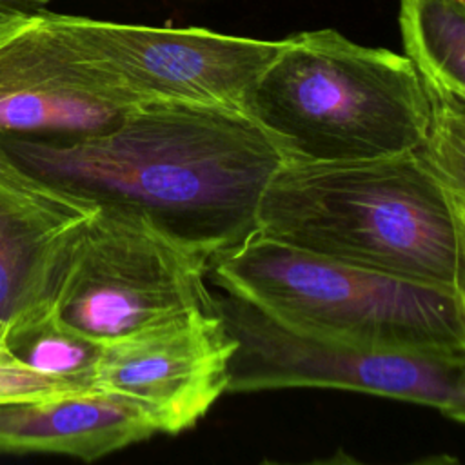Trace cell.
I'll list each match as a JSON object with an SVG mask.
<instances>
[{
  "mask_svg": "<svg viewBox=\"0 0 465 465\" xmlns=\"http://www.w3.org/2000/svg\"><path fill=\"white\" fill-rule=\"evenodd\" d=\"M33 173L156 218L211 256L256 231L278 143L234 107L145 104L109 129L58 138H0Z\"/></svg>",
  "mask_w": 465,
  "mask_h": 465,
  "instance_id": "obj_1",
  "label": "cell"
},
{
  "mask_svg": "<svg viewBox=\"0 0 465 465\" xmlns=\"http://www.w3.org/2000/svg\"><path fill=\"white\" fill-rule=\"evenodd\" d=\"M256 231L320 256L465 294L461 220L421 147L358 162L285 160L263 191Z\"/></svg>",
  "mask_w": 465,
  "mask_h": 465,
  "instance_id": "obj_2",
  "label": "cell"
},
{
  "mask_svg": "<svg viewBox=\"0 0 465 465\" xmlns=\"http://www.w3.org/2000/svg\"><path fill=\"white\" fill-rule=\"evenodd\" d=\"M245 113L294 162H358L420 149L430 100L407 54L334 29L282 38Z\"/></svg>",
  "mask_w": 465,
  "mask_h": 465,
  "instance_id": "obj_3",
  "label": "cell"
},
{
  "mask_svg": "<svg viewBox=\"0 0 465 465\" xmlns=\"http://www.w3.org/2000/svg\"><path fill=\"white\" fill-rule=\"evenodd\" d=\"M207 276L300 336L356 349L465 354V294L320 256L252 231Z\"/></svg>",
  "mask_w": 465,
  "mask_h": 465,
  "instance_id": "obj_4",
  "label": "cell"
},
{
  "mask_svg": "<svg viewBox=\"0 0 465 465\" xmlns=\"http://www.w3.org/2000/svg\"><path fill=\"white\" fill-rule=\"evenodd\" d=\"M211 258L140 209L100 203L74 245L54 309L104 343L193 309H214L205 283Z\"/></svg>",
  "mask_w": 465,
  "mask_h": 465,
  "instance_id": "obj_5",
  "label": "cell"
},
{
  "mask_svg": "<svg viewBox=\"0 0 465 465\" xmlns=\"http://www.w3.org/2000/svg\"><path fill=\"white\" fill-rule=\"evenodd\" d=\"M214 303L236 340L227 392L341 389L421 403L465 423V354L332 345L287 331L232 294Z\"/></svg>",
  "mask_w": 465,
  "mask_h": 465,
  "instance_id": "obj_6",
  "label": "cell"
},
{
  "mask_svg": "<svg viewBox=\"0 0 465 465\" xmlns=\"http://www.w3.org/2000/svg\"><path fill=\"white\" fill-rule=\"evenodd\" d=\"M53 25L133 105L234 107L245 102L282 40L202 27H154L47 11Z\"/></svg>",
  "mask_w": 465,
  "mask_h": 465,
  "instance_id": "obj_7",
  "label": "cell"
},
{
  "mask_svg": "<svg viewBox=\"0 0 465 465\" xmlns=\"http://www.w3.org/2000/svg\"><path fill=\"white\" fill-rule=\"evenodd\" d=\"M216 302V300H214ZM236 340L214 309H193L107 341L94 391L147 409L160 434H180L227 392Z\"/></svg>",
  "mask_w": 465,
  "mask_h": 465,
  "instance_id": "obj_8",
  "label": "cell"
},
{
  "mask_svg": "<svg viewBox=\"0 0 465 465\" xmlns=\"http://www.w3.org/2000/svg\"><path fill=\"white\" fill-rule=\"evenodd\" d=\"M131 109L53 25L47 9L0 22V138L98 133Z\"/></svg>",
  "mask_w": 465,
  "mask_h": 465,
  "instance_id": "obj_9",
  "label": "cell"
},
{
  "mask_svg": "<svg viewBox=\"0 0 465 465\" xmlns=\"http://www.w3.org/2000/svg\"><path fill=\"white\" fill-rule=\"evenodd\" d=\"M100 202L54 183L0 145V341L18 318L54 302Z\"/></svg>",
  "mask_w": 465,
  "mask_h": 465,
  "instance_id": "obj_10",
  "label": "cell"
},
{
  "mask_svg": "<svg viewBox=\"0 0 465 465\" xmlns=\"http://www.w3.org/2000/svg\"><path fill=\"white\" fill-rule=\"evenodd\" d=\"M160 434L138 401L82 391L0 405L2 454H64L94 461Z\"/></svg>",
  "mask_w": 465,
  "mask_h": 465,
  "instance_id": "obj_11",
  "label": "cell"
},
{
  "mask_svg": "<svg viewBox=\"0 0 465 465\" xmlns=\"http://www.w3.org/2000/svg\"><path fill=\"white\" fill-rule=\"evenodd\" d=\"M4 341L27 367L94 391V374L105 343L62 320L54 302L11 323Z\"/></svg>",
  "mask_w": 465,
  "mask_h": 465,
  "instance_id": "obj_12",
  "label": "cell"
},
{
  "mask_svg": "<svg viewBox=\"0 0 465 465\" xmlns=\"http://www.w3.org/2000/svg\"><path fill=\"white\" fill-rule=\"evenodd\" d=\"M423 82L430 100V127L421 151L456 207L465 211V102L425 76Z\"/></svg>",
  "mask_w": 465,
  "mask_h": 465,
  "instance_id": "obj_13",
  "label": "cell"
},
{
  "mask_svg": "<svg viewBox=\"0 0 465 465\" xmlns=\"http://www.w3.org/2000/svg\"><path fill=\"white\" fill-rule=\"evenodd\" d=\"M87 391L73 381L38 372L15 358L0 341V405Z\"/></svg>",
  "mask_w": 465,
  "mask_h": 465,
  "instance_id": "obj_14",
  "label": "cell"
},
{
  "mask_svg": "<svg viewBox=\"0 0 465 465\" xmlns=\"http://www.w3.org/2000/svg\"><path fill=\"white\" fill-rule=\"evenodd\" d=\"M54 0H0V22L44 11Z\"/></svg>",
  "mask_w": 465,
  "mask_h": 465,
  "instance_id": "obj_15",
  "label": "cell"
},
{
  "mask_svg": "<svg viewBox=\"0 0 465 465\" xmlns=\"http://www.w3.org/2000/svg\"><path fill=\"white\" fill-rule=\"evenodd\" d=\"M456 211H458V216H460V220H461V227H463V238H465V211H461L460 207H456Z\"/></svg>",
  "mask_w": 465,
  "mask_h": 465,
  "instance_id": "obj_16",
  "label": "cell"
}]
</instances>
